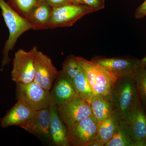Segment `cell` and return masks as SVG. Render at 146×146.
Wrapping results in <instances>:
<instances>
[{"label": "cell", "instance_id": "9", "mask_svg": "<svg viewBox=\"0 0 146 146\" xmlns=\"http://www.w3.org/2000/svg\"><path fill=\"white\" fill-rule=\"evenodd\" d=\"M55 107L66 126L93 115L89 102L78 96Z\"/></svg>", "mask_w": 146, "mask_h": 146}, {"label": "cell", "instance_id": "14", "mask_svg": "<svg viewBox=\"0 0 146 146\" xmlns=\"http://www.w3.org/2000/svg\"><path fill=\"white\" fill-rule=\"evenodd\" d=\"M52 91L51 93L52 104L57 106L77 96L71 81L61 71L58 72Z\"/></svg>", "mask_w": 146, "mask_h": 146}, {"label": "cell", "instance_id": "30", "mask_svg": "<svg viewBox=\"0 0 146 146\" xmlns=\"http://www.w3.org/2000/svg\"><path fill=\"white\" fill-rule=\"evenodd\" d=\"M37 1L40 3H46V0H37Z\"/></svg>", "mask_w": 146, "mask_h": 146}, {"label": "cell", "instance_id": "5", "mask_svg": "<svg viewBox=\"0 0 146 146\" xmlns=\"http://www.w3.org/2000/svg\"><path fill=\"white\" fill-rule=\"evenodd\" d=\"M94 12L93 9L87 6L74 4L52 8L48 29L72 27L84 16Z\"/></svg>", "mask_w": 146, "mask_h": 146}, {"label": "cell", "instance_id": "8", "mask_svg": "<svg viewBox=\"0 0 146 146\" xmlns=\"http://www.w3.org/2000/svg\"><path fill=\"white\" fill-rule=\"evenodd\" d=\"M33 49L34 52L35 69L33 81L46 90L50 91L59 72L54 65L52 60L48 56L39 50L37 47L35 46L33 48Z\"/></svg>", "mask_w": 146, "mask_h": 146}, {"label": "cell", "instance_id": "29", "mask_svg": "<svg viewBox=\"0 0 146 146\" xmlns=\"http://www.w3.org/2000/svg\"><path fill=\"white\" fill-rule=\"evenodd\" d=\"M74 4L80 5L79 0H72Z\"/></svg>", "mask_w": 146, "mask_h": 146}, {"label": "cell", "instance_id": "1", "mask_svg": "<svg viewBox=\"0 0 146 146\" xmlns=\"http://www.w3.org/2000/svg\"><path fill=\"white\" fill-rule=\"evenodd\" d=\"M0 8L9 32V36L3 50L2 71L5 66L10 62L9 52L13 50L18 38L26 32L33 29V27L26 18L13 10L5 0H0Z\"/></svg>", "mask_w": 146, "mask_h": 146}, {"label": "cell", "instance_id": "13", "mask_svg": "<svg viewBox=\"0 0 146 146\" xmlns=\"http://www.w3.org/2000/svg\"><path fill=\"white\" fill-rule=\"evenodd\" d=\"M35 112L22 102L18 100L15 105L1 119L0 125L3 128L11 126L20 127L30 119Z\"/></svg>", "mask_w": 146, "mask_h": 146}, {"label": "cell", "instance_id": "28", "mask_svg": "<svg viewBox=\"0 0 146 146\" xmlns=\"http://www.w3.org/2000/svg\"><path fill=\"white\" fill-rule=\"evenodd\" d=\"M140 60H141V65L146 68V56Z\"/></svg>", "mask_w": 146, "mask_h": 146}, {"label": "cell", "instance_id": "7", "mask_svg": "<svg viewBox=\"0 0 146 146\" xmlns=\"http://www.w3.org/2000/svg\"><path fill=\"white\" fill-rule=\"evenodd\" d=\"M35 69L33 50L26 51L18 50L15 52L11 72V79L16 83H28L33 81Z\"/></svg>", "mask_w": 146, "mask_h": 146}, {"label": "cell", "instance_id": "27", "mask_svg": "<svg viewBox=\"0 0 146 146\" xmlns=\"http://www.w3.org/2000/svg\"><path fill=\"white\" fill-rule=\"evenodd\" d=\"M87 146H104V145L100 141L95 139L90 142Z\"/></svg>", "mask_w": 146, "mask_h": 146}, {"label": "cell", "instance_id": "11", "mask_svg": "<svg viewBox=\"0 0 146 146\" xmlns=\"http://www.w3.org/2000/svg\"><path fill=\"white\" fill-rule=\"evenodd\" d=\"M136 141L135 146H146V113L139 101L125 120Z\"/></svg>", "mask_w": 146, "mask_h": 146}, {"label": "cell", "instance_id": "16", "mask_svg": "<svg viewBox=\"0 0 146 146\" xmlns=\"http://www.w3.org/2000/svg\"><path fill=\"white\" fill-rule=\"evenodd\" d=\"M51 120L50 128V140L56 146L70 145L67 137V127L61 119L56 108L53 105L50 107Z\"/></svg>", "mask_w": 146, "mask_h": 146}, {"label": "cell", "instance_id": "15", "mask_svg": "<svg viewBox=\"0 0 146 146\" xmlns=\"http://www.w3.org/2000/svg\"><path fill=\"white\" fill-rule=\"evenodd\" d=\"M52 8L46 3L39 2L32 9L26 19L35 30L48 29L52 14Z\"/></svg>", "mask_w": 146, "mask_h": 146}, {"label": "cell", "instance_id": "12", "mask_svg": "<svg viewBox=\"0 0 146 146\" xmlns=\"http://www.w3.org/2000/svg\"><path fill=\"white\" fill-rule=\"evenodd\" d=\"M51 112L50 108L35 111L30 119L20 127L39 138L50 140Z\"/></svg>", "mask_w": 146, "mask_h": 146}, {"label": "cell", "instance_id": "17", "mask_svg": "<svg viewBox=\"0 0 146 146\" xmlns=\"http://www.w3.org/2000/svg\"><path fill=\"white\" fill-rule=\"evenodd\" d=\"M92 115L99 123L102 121L115 110L110 95H94L89 100Z\"/></svg>", "mask_w": 146, "mask_h": 146}, {"label": "cell", "instance_id": "10", "mask_svg": "<svg viewBox=\"0 0 146 146\" xmlns=\"http://www.w3.org/2000/svg\"><path fill=\"white\" fill-rule=\"evenodd\" d=\"M93 63L105 68L118 78H133L135 72L141 65V60L135 58H97Z\"/></svg>", "mask_w": 146, "mask_h": 146}, {"label": "cell", "instance_id": "20", "mask_svg": "<svg viewBox=\"0 0 146 146\" xmlns=\"http://www.w3.org/2000/svg\"><path fill=\"white\" fill-rule=\"evenodd\" d=\"M78 96L89 102L94 94L83 70L71 81Z\"/></svg>", "mask_w": 146, "mask_h": 146}, {"label": "cell", "instance_id": "6", "mask_svg": "<svg viewBox=\"0 0 146 146\" xmlns=\"http://www.w3.org/2000/svg\"><path fill=\"white\" fill-rule=\"evenodd\" d=\"M99 122L93 115L67 126V137L70 145L87 146L96 139Z\"/></svg>", "mask_w": 146, "mask_h": 146}, {"label": "cell", "instance_id": "2", "mask_svg": "<svg viewBox=\"0 0 146 146\" xmlns=\"http://www.w3.org/2000/svg\"><path fill=\"white\" fill-rule=\"evenodd\" d=\"M110 97L115 109L125 120L135 105L140 100L133 78L118 79L112 87Z\"/></svg>", "mask_w": 146, "mask_h": 146}, {"label": "cell", "instance_id": "21", "mask_svg": "<svg viewBox=\"0 0 146 146\" xmlns=\"http://www.w3.org/2000/svg\"><path fill=\"white\" fill-rule=\"evenodd\" d=\"M133 78L140 101L146 108V68L141 65L136 70Z\"/></svg>", "mask_w": 146, "mask_h": 146}, {"label": "cell", "instance_id": "25", "mask_svg": "<svg viewBox=\"0 0 146 146\" xmlns=\"http://www.w3.org/2000/svg\"><path fill=\"white\" fill-rule=\"evenodd\" d=\"M46 3L52 8H58L73 4L72 0H46Z\"/></svg>", "mask_w": 146, "mask_h": 146}, {"label": "cell", "instance_id": "4", "mask_svg": "<svg viewBox=\"0 0 146 146\" xmlns=\"http://www.w3.org/2000/svg\"><path fill=\"white\" fill-rule=\"evenodd\" d=\"M16 97L34 111L49 108L52 104L50 91L34 81L28 83H16Z\"/></svg>", "mask_w": 146, "mask_h": 146}, {"label": "cell", "instance_id": "22", "mask_svg": "<svg viewBox=\"0 0 146 146\" xmlns=\"http://www.w3.org/2000/svg\"><path fill=\"white\" fill-rule=\"evenodd\" d=\"M82 70V68L79 63L76 56L71 55L66 58L63 62L61 72L71 81L75 77L79 74Z\"/></svg>", "mask_w": 146, "mask_h": 146}, {"label": "cell", "instance_id": "19", "mask_svg": "<svg viewBox=\"0 0 146 146\" xmlns=\"http://www.w3.org/2000/svg\"><path fill=\"white\" fill-rule=\"evenodd\" d=\"M136 141L126 121L122 120L116 133L104 146H135Z\"/></svg>", "mask_w": 146, "mask_h": 146}, {"label": "cell", "instance_id": "3", "mask_svg": "<svg viewBox=\"0 0 146 146\" xmlns=\"http://www.w3.org/2000/svg\"><path fill=\"white\" fill-rule=\"evenodd\" d=\"M94 95H110L118 77L109 71L80 56H76Z\"/></svg>", "mask_w": 146, "mask_h": 146}, {"label": "cell", "instance_id": "24", "mask_svg": "<svg viewBox=\"0 0 146 146\" xmlns=\"http://www.w3.org/2000/svg\"><path fill=\"white\" fill-rule=\"evenodd\" d=\"M80 5L89 7L95 11H98L105 7V0H79Z\"/></svg>", "mask_w": 146, "mask_h": 146}, {"label": "cell", "instance_id": "23", "mask_svg": "<svg viewBox=\"0 0 146 146\" xmlns=\"http://www.w3.org/2000/svg\"><path fill=\"white\" fill-rule=\"evenodd\" d=\"M7 3L13 10L26 18L39 2L37 0H8Z\"/></svg>", "mask_w": 146, "mask_h": 146}, {"label": "cell", "instance_id": "26", "mask_svg": "<svg viewBox=\"0 0 146 146\" xmlns=\"http://www.w3.org/2000/svg\"><path fill=\"white\" fill-rule=\"evenodd\" d=\"M146 16V0L139 6L135 11V16L137 19H141Z\"/></svg>", "mask_w": 146, "mask_h": 146}, {"label": "cell", "instance_id": "18", "mask_svg": "<svg viewBox=\"0 0 146 146\" xmlns=\"http://www.w3.org/2000/svg\"><path fill=\"white\" fill-rule=\"evenodd\" d=\"M122 120L119 112L115 109L108 117L99 123L96 140L105 145L115 135Z\"/></svg>", "mask_w": 146, "mask_h": 146}]
</instances>
